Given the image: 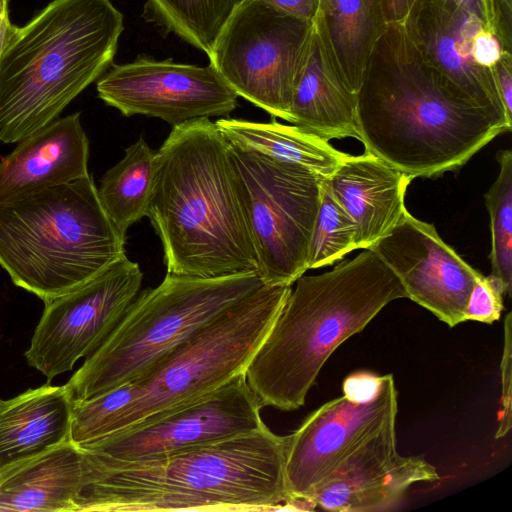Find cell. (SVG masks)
Returning <instances> with one entry per match:
<instances>
[{"instance_id": "obj_1", "label": "cell", "mask_w": 512, "mask_h": 512, "mask_svg": "<svg viewBox=\"0 0 512 512\" xmlns=\"http://www.w3.org/2000/svg\"><path fill=\"white\" fill-rule=\"evenodd\" d=\"M356 121L365 152L412 179L457 170L511 131L429 64L401 23L387 25L371 54Z\"/></svg>"}, {"instance_id": "obj_2", "label": "cell", "mask_w": 512, "mask_h": 512, "mask_svg": "<svg viewBox=\"0 0 512 512\" xmlns=\"http://www.w3.org/2000/svg\"><path fill=\"white\" fill-rule=\"evenodd\" d=\"M147 217L161 240L167 273L257 274L231 145L209 118L174 126L161 145Z\"/></svg>"}, {"instance_id": "obj_3", "label": "cell", "mask_w": 512, "mask_h": 512, "mask_svg": "<svg viewBox=\"0 0 512 512\" xmlns=\"http://www.w3.org/2000/svg\"><path fill=\"white\" fill-rule=\"evenodd\" d=\"M289 435L267 425L165 458L102 465L75 512L275 511L296 509L287 490ZM88 453V452H87Z\"/></svg>"}, {"instance_id": "obj_4", "label": "cell", "mask_w": 512, "mask_h": 512, "mask_svg": "<svg viewBox=\"0 0 512 512\" xmlns=\"http://www.w3.org/2000/svg\"><path fill=\"white\" fill-rule=\"evenodd\" d=\"M401 298V281L368 248L330 271L298 278L245 370L261 406L302 407L331 354Z\"/></svg>"}, {"instance_id": "obj_5", "label": "cell", "mask_w": 512, "mask_h": 512, "mask_svg": "<svg viewBox=\"0 0 512 512\" xmlns=\"http://www.w3.org/2000/svg\"><path fill=\"white\" fill-rule=\"evenodd\" d=\"M124 30L110 0H54L12 26L0 55V141L49 124L112 64Z\"/></svg>"}, {"instance_id": "obj_6", "label": "cell", "mask_w": 512, "mask_h": 512, "mask_svg": "<svg viewBox=\"0 0 512 512\" xmlns=\"http://www.w3.org/2000/svg\"><path fill=\"white\" fill-rule=\"evenodd\" d=\"M91 177L0 203V266L47 303L82 285L125 254Z\"/></svg>"}, {"instance_id": "obj_7", "label": "cell", "mask_w": 512, "mask_h": 512, "mask_svg": "<svg viewBox=\"0 0 512 512\" xmlns=\"http://www.w3.org/2000/svg\"><path fill=\"white\" fill-rule=\"evenodd\" d=\"M262 285L256 273L215 278L167 273L158 286L138 293L108 338L65 384L73 402L140 378Z\"/></svg>"}, {"instance_id": "obj_8", "label": "cell", "mask_w": 512, "mask_h": 512, "mask_svg": "<svg viewBox=\"0 0 512 512\" xmlns=\"http://www.w3.org/2000/svg\"><path fill=\"white\" fill-rule=\"evenodd\" d=\"M291 289L262 285L132 381L134 399L116 419L110 434L186 405L245 373Z\"/></svg>"}, {"instance_id": "obj_9", "label": "cell", "mask_w": 512, "mask_h": 512, "mask_svg": "<svg viewBox=\"0 0 512 512\" xmlns=\"http://www.w3.org/2000/svg\"><path fill=\"white\" fill-rule=\"evenodd\" d=\"M231 151L242 185L257 275L263 285L291 286L308 270L323 177L258 152L232 145Z\"/></svg>"}, {"instance_id": "obj_10", "label": "cell", "mask_w": 512, "mask_h": 512, "mask_svg": "<svg viewBox=\"0 0 512 512\" xmlns=\"http://www.w3.org/2000/svg\"><path fill=\"white\" fill-rule=\"evenodd\" d=\"M312 24L263 0H242L217 35L210 64L238 97L289 122Z\"/></svg>"}, {"instance_id": "obj_11", "label": "cell", "mask_w": 512, "mask_h": 512, "mask_svg": "<svg viewBox=\"0 0 512 512\" xmlns=\"http://www.w3.org/2000/svg\"><path fill=\"white\" fill-rule=\"evenodd\" d=\"M261 408L242 373L186 405L81 446L102 465L161 459L264 427Z\"/></svg>"}, {"instance_id": "obj_12", "label": "cell", "mask_w": 512, "mask_h": 512, "mask_svg": "<svg viewBox=\"0 0 512 512\" xmlns=\"http://www.w3.org/2000/svg\"><path fill=\"white\" fill-rule=\"evenodd\" d=\"M143 274L126 255L77 288L45 303L28 364L49 383L93 354L119 324L140 292Z\"/></svg>"}, {"instance_id": "obj_13", "label": "cell", "mask_w": 512, "mask_h": 512, "mask_svg": "<svg viewBox=\"0 0 512 512\" xmlns=\"http://www.w3.org/2000/svg\"><path fill=\"white\" fill-rule=\"evenodd\" d=\"M99 98L124 116L144 115L173 127L214 116H227L238 95L209 64L198 66L139 55L114 64L97 82Z\"/></svg>"}, {"instance_id": "obj_14", "label": "cell", "mask_w": 512, "mask_h": 512, "mask_svg": "<svg viewBox=\"0 0 512 512\" xmlns=\"http://www.w3.org/2000/svg\"><path fill=\"white\" fill-rule=\"evenodd\" d=\"M424 59L508 126L494 67L506 49L495 32L451 0H415L401 23Z\"/></svg>"}, {"instance_id": "obj_15", "label": "cell", "mask_w": 512, "mask_h": 512, "mask_svg": "<svg viewBox=\"0 0 512 512\" xmlns=\"http://www.w3.org/2000/svg\"><path fill=\"white\" fill-rule=\"evenodd\" d=\"M397 390L391 374L383 375L377 395L365 402L342 395L313 411L289 434L285 464L287 490L295 504L309 497L365 439L396 419Z\"/></svg>"}, {"instance_id": "obj_16", "label": "cell", "mask_w": 512, "mask_h": 512, "mask_svg": "<svg viewBox=\"0 0 512 512\" xmlns=\"http://www.w3.org/2000/svg\"><path fill=\"white\" fill-rule=\"evenodd\" d=\"M399 278L407 294L449 327L465 322L478 270L440 237L433 224L407 210L370 248Z\"/></svg>"}, {"instance_id": "obj_17", "label": "cell", "mask_w": 512, "mask_h": 512, "mask_svg": "<svg viewBox=\"0 0 512 512\" xmlns=\"http://www.w3.org/2000/svg\"><path fill=\"white\" fill-rule=\"evenodd\" d=\"M395 425L392 419L365 439L317 486L309 502L328 511H386L413 484L438 481L436 468L424 458L397 452Z\"/></svg>"}, {"instance_id": "obj_18", "label": "cell", "mask_w": 512, "mask_h": 512, "mask_svg": "<svg viewBox=\"0 0 512 512\" xmlns=\"http://www.w3.org/2000/svg\"><path fill=\"white\" fill-rule=\"evenodd\" d=\"M89 140L80 113L56 118L0 159V203L86 177Z\"/></svg>"}, {"instance_id": "obj_19", "label": "cell", "mask_w": 512, "mask_h": 512, "mask_svg": "<svg viewBox=\"0 0 512 512\" xmlns=\"http://www.w3.org/2000/svg\"><path fill=\"white\" fill-rule=\"evenodd\" d=\"M326 182L354 221L356 249H367L386 235L406 211L407 187L413 180L371 153L346 154Z\"/></svg>"}, {"instance_id": "obj_20", "label": "cell", "mask_w": 512, "mask_h": 512, "mask_svg": "<svg viewBox=\"0 0 512 512\" xmlns=\"http://www.w3.org/2000/svg\"><path fill=\"white\" fill-rule=\"evenodd\" d=\"M90 481L86 450L68 438L0 470V512H75Z\"/></svg>"}, {"instance_id": "obj_21", "label": "cell", "mask_w": 512, "mask_h": 512, "mask_svg": "<svg viewBox=\"0 0 512 512\" xmlns=\"http://www.w3.org/2000/svg\"><path fill=\"white\" fill-rule=\"evenodd\" d=\"M289 122L326 140H358L356 93L312 24L290 103Z\"/></svg>"}, {"instance_id": "obj_22", "label": "cell", "mask_w": 512, "mask_h": 512, "mask_svg": "<svg viewBox=\"0 0 512 512\" xmlns=\"http://www.w3.org/2000/svg\"><path fill=\"white\" fill-rule=\"evenodd\" d=\"M73 404L66 385L48 382L0 399V470L70 438Z\"/></svg>"}, {"instance_id": "obj_23", "label": "cell", "mask_w": 512, "mask_h": 512, "mask_svg": "<svg viewBox=\"0 0 512 512\" xmlns=\"http://www.w3.org/2000/svg\"><path fill=\"white\" fill-rule=\"evenodd\" d=\"M313 25L345 81L357 93L388 25L380 0H320Z\"/></svg>"}, {"instance_id": "obj_24", "label": "cell", "mask_w": 512, "mask_h": 512, "mask_svg": "<svg viewBox=\"0 0 512 512\" xmlns=\"http://www.w3.org/2000/svg\"><path fill=\"white\" fill-rule=\"evenodd\" d=\"M215 124L233 147L300 165L323 178L329 177L347 154L328 140L276 118L269 122L221 118Z\"/></svg>"}, {"instance_id": "obj_25", "label": "cell", "mask_w": 512, "mask_h": 512, "mask_svg": "<svg viewBox=\"0 0 512 512\" xmlns=\"http://www.w3.org/2000/svg\"><path fill=\"white\" fill-rule=\"evenodd\" d=\"M157 161L158 150L140 137L101 179L97 190L102 207L124 235L130 226L147 216Z\"/></svg>"}, {"instance_id": "obj_26", "label": "cell", "mask_w": 512, "mask_h": 512, "mask_svg": "<svg viewBox=\"0 0 512 512\" xmlns=\"http://www.w3.org/2000/svg\"><path fill=\"white\" fill-rule=\"evenodd\" d=\"M241 1L146 0L143 15L209 55L217 35Z\"/></svg>"}, {"instance_id": "obj_27", "label": "cell", "mask_w": 512, "mask_h": 512, "mask_svg": "<svg viewBox=\"0 0 512 512\" xmlns=\"http://www.w3.org/2000/svg\"><path fill=\"white\" fill-rule=\"evenodd\" d=\"M499 174L485 193V204L491 227V276L497 279L505 292L512 291V151L497 154Z\"/></svg>"}, {"instance_id": "obj_28", "label": "cell", "mask_w": 512, "mask_h": 512, "mask_svg": "<svg viewBox=\"0 0 512 512\" xmlns=\"http://www.w3.org/2000/svg\"><path fill=\"white\" fill-rule=\"evenodd\" d=\"M356 250L354 221L322 180L321 200L308 256V270L331 265Z\"/></svg>"}, {"instance_id": "obj_29", "label": "cell", "mask_w": 512, "mask_h": 512, "mask_svg": "<svg viewBox=\"0 0 512 512\" xmlns=\"http://www.w3.org/2000/svg\"><path fill=\"white\" fill-rule=\"evenodd\" d=\"M504 289L491 275L478 276L465 311V321L491 324L499 320L504 309Z\"/></svg>"}, {"instance_id": "obj_30", "label": "cell", "mask_w": 512, "mask_h": 512, "mask_svg": "<svg viewBox=\"0 0 512 512\" xmlns=\"http://www.w3.org/2000/svg\"><path fill=\"white\" fill-rule=\"evenodd\" d=\"M484 22L511 51V0H451Z\"/></svg>"}, {"instance_id": "obj_31", "label": "cell", "mask_w": 512, "mask_h": 512, "mask_svg": "<svg viewBox=\"0 0 512 512\" xmlns=\"http://www.w3.org/2000/svg\"><path fill=\"white\" fill-rule=\"evenodd\" d=\"M501 371V406L498 428L495 438L508 434L511 429L512 416V314L508 313L504 321V348L500 364Z\"/></svg>"}, {"instance_id": "obj_32", "label": "cell", "mask_w": 512, "mask_h": 512, "mask_svg": "<svg viewBox=\"0 0 512 512\" xmlns=\"http://www.w3.org/2000/svg\"><path fill=\"white\" fill-rule=\"evenodd\" d=\"M382 381L383 376L367 371L355 372L344 380L343 395L357 402L368 401L377 395Z\"/></svg>"}, {"instance_id": "obj_33", "label": "cell", "mask_w": 512, "mask_h": 512, "mask_svg": "<svg viewBox=\"0 0 512 512\" xmlns=\"http://www.w3.org/2000/svg\"><path fill=\"white\" fill-rule=\"evenodd\" d=\"M498 92L507 119L512 123V53L501 55L494 67Z\"/></svg>"}, {"instance_id": "obj_34", "label": "cell", "mask_w": 512, "mask_h": 512, "mask_svg": "<svg viewBox=\"0 0 512 512\" xmlns=\"http://www.w3.org/2000/svg\"><path fill=\"white\" fill-rule=\"evenodd\" d=\"M295 17L313 22L320 0H263Z\"/></svg>"}, {"instance_id": "obj_35", "label": "cell", "mask_w": 512, "mask_h": 512, "mask_svg": "<svg viewBox=\"0 0 512 512\" xmlns=\"http://www.w3.org/2000/svg\"><path fill=\"white\" fill-rule=\"evenodd\" d=\"M415 0H380L387 23H402Z\"/></svg>"}, {"instance_id": "obj_36", "label": "cell", "mask_w": 512, "mask_h": 512, "mask_svg": "<svg viewBox=\"0 0 512 512\" xmlns=\"http://www.w3.org/2000/svg\"><path fill=\"white\" fill-rule=\"evenodd\" d=\"M8 5L9 0H0V55L13 26L9 18Z\"/></svg>"}]
</instances>
